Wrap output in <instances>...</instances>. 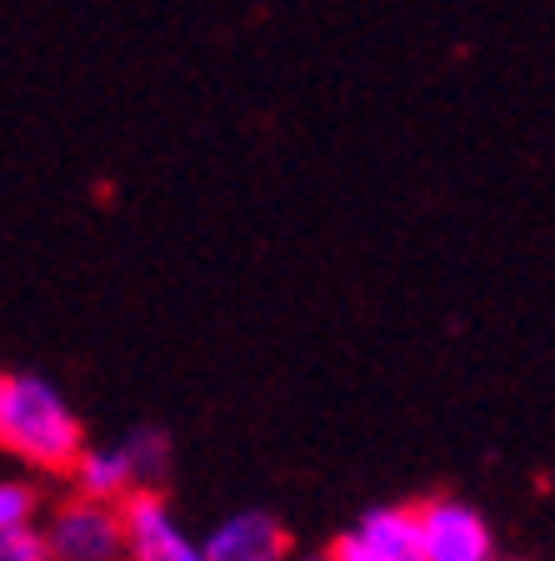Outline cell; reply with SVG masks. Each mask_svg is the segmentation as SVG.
<instances>
[{
    "instance_id": "obj_1",
    "label": "cell",
    "mask_w": 555,
    "mask_h": 561,
    "mask_svg": "<svg viewBox=\"0 0 555 561\" xmlns=\"http://www.w3.org/2000/svg\"><path fill=\"white\" fill-rule=\"evenodd\" d=\"M0 451L50 477L76 467V456L85 451V426L56 381L35 371L0 376Z\"/></svg>"
},
{
    "instance_id": "obj_2",
    "label": "cell",
    "mask_w": 555,
    "mask_h": 561,
    "mask_svg": "<svg viewBox=\"0 0 555 561\" xmlns=\"http://www.w3.org/2000/svg\"><path fill=\"white\" fill-rule=\"evenodd\" d=\"M46 537L50 561H126V526L111 502L70 496L50 512Z\"/></svg>"
},
{
    "instance_id": "obj_3",
    "label": "cell",
    "mask_w": 555,
    "mask_h": 561,
    "mask_svg": "<svg viewBox=\"0 0 555 561\" xmlns=\"http://www.w3.org/2000/svg\"><path fill=\"white\" fill-rule=\"evenodd\" d=\"M120 526H126V561H206L200 541L175 522L165 491L140 486L116 502Z\"/></svg>"
},
{
    "instance_id": "obj_4",
    "label": "cell",
    "mask_w": 555,
    "mask_h": 561,
    "mask_svg": "<svg viewBox=\"0 0 555 561\" xmlns=\"http://www.w3.org/2000/svg\"><path fill=\"white\" fill-rule=\"evenodd\" d=\"M420 526V551L426 561H500L496 557V531L471 502L455 496H430L416 506Z\"/></svg>"
},
{
    "instance_id": "obj_5",
    "label": "cell",
    "mask_w": 555,
    "mask_h": 561,
    "mask_svg": "<svg viewBox=\"0 0 555 561\" xmlns=\"http://www.w3.org/2000/svg\"><path fill=\"white\" fill-rule=\"evenodd\" d=\"M325 557L331 561H426L416 506H370L356 526H346L331 541Z\"/></svg>"
},
{
    "instance_id": "obj_6",
    "label": "cell",
    "mask_w": 555,
    "mask_h": 561,
    "mask_svg": "<svg viewBox=\"0 0 555 561\" xmlns=\"http://www.w3.org/2000/svg\"><path fill=\"white\" fill-rule=\"evenodd\" d=\"M200 551H206V561H290V531L280 516L245 506V512H231L226 522L210 526Z\"/></svg>"
},
{
    "instance_id": "obj_7",
    "label": "cell",
    "mask_w": 555,
    "mask_h": 561,
    "mask_svg": "<svg viewBox=\"0 0 555 561\" xmlns=\"http://www.w3.org/2000/svg\"><path fill=\"white\" fill-rule=\"evenodd\" d=\"M66 477H76V496L111 502V506L136 491V477H130V461H126V451H120V442H111V446L85 442V451L76 456V467H70Z\"/></svg>"
},
{
    "instance_id": "obj_8",
    "label": "cell",
    "mask_w": 555,
    "mask_h": 561,
    "mask_svg": "<svg viewBox=\"0 0 555 561\" xmlns=\"http://www.w3.org/2000/svg\"><path fill=\"white\" fill-rule=\"evenodd\" d=\"M120 451H126V461H130L136 491H140V486L165 491V481H171V467H175V442H171V432H161V426H136V432L120 436Z\"/></svg>"
},
{
    "instance_id": "obj_9",
    "label": "cell",
    "mask_w": 555,
    "mask_h": 561,
    "mask_svg": "<svg viewBox=\"0 0 555 561\" xmlns=\"http://www.w3.org/2000/svg\"><path fill=\"white\" fill-rule=\"evenodd\" d=\"M0 561H50L41 526H35V522L0 526Z\"/></svg>"
},
{
    "instance_id": "obj_10",
    "label": "cell",
    "mask_w": 555,
    "mask_h": 561,
    "mask_svg": "<svg viewBox=\"0 0 555 561\" xmlns=\"http://www.w3.org/2000/svg\"><path fill=\"white\" fill-rule=\"evenodd\" d=\"M35 506H41L35 486H25V481H0V526L35 522Z\"/></svg>"
},
{
    "instance_id": "obj_11",
    "label": "cell",
    "mask_w": 555,
    "mask_h": 561,
    "mask_svg": "<svg viewBox=\"0 0 555 561\" xmlns=\"http://www.w3.org/2000/svg\"><path fill=\"white\" fill-rule=\"evenodd\" d=\"M301 561H331V557H325V551H315V557H301Z\"/></svg>"
},
{
    "instance_id": "obj_12",
    "label": "cell",
    "mask_w": 555,
    "mask_h": 561,
    "mask_svg": "<svg viewBox=\"0 0 555 561\" xmlns=\"http://www.w3.org/2000/svg\"><path fill=\"white\" fill-rule=\"evenodd\" d=\"M0 376H5V371H0Z\"/></svg>"
}]
</instances>
